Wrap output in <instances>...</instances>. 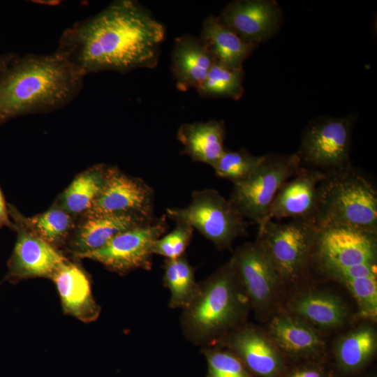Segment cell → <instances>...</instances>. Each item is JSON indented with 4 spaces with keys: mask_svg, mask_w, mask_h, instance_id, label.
Wrapping results in <instances>:
<instances>
[{
    "mask_svg": "<svg viewBox=\"0 0 377 377\" xmlns=\"http://www.w3.org/2000/svg\"><path fill=\"white\" fill-rule=\"evenodd\" d=\"M215 63L199 37L184 34L175 39L171 54V72L180 91L198 89Z\"/></svg>",
    "mask_w": 377,
    "mask_h": 377,
    "instance_id": "obj_19",
    "label": "cell"
},
{
    "mask_svg": "<svg viewBox=\"0 0 377 377\" xmlns=\"http://www.w3.org/2000/svg\"><path fill=\"white\" fill-rule=\"evenodd\" d=\"M267 334L282 355L295 360L317 361L325 350V342L318 332L290 313L274 315Z\"/></svg>",
    "mask_w": 377,
    "mask_h": 377,
    "instance_id": "obj_16",
    "label": "cell"
},
{
    "mask_svg": "<svg viewBox=\"0 0 377 377\" xmlns=\"http://www.w3.org/2000/svg\"><path fill=\"white\" fill-rule=\"evenodd\" d=\"M318 229L346 226L377 235V191L349 168L325 173L318 186Z\"/></svg>",
    "mask_w": 377,
    "mask_h": 377,
    "instance_id": "obj_4",
    "label": "cell"
},
{
    "mask_svg": "<svg viewBox=\"0 0 377 377\" xmlns=\"http://www.w3.org/2000/svg\"><path fill=\"white\" fill-rule=\"evenodd\" d=\"M225 136L224 122L218 120L183 124L177 135L183 145V154L212 168L226 149Z\"/></svg>",
    "mask_w": 377,
    "mask_h": 377,
    "instance_id": "obj_21",
    "label": "cell"
},
{
    "mask_svg": "<svg viewBox=\"0 0 377 377\" xmlns=\"http://www.w3.org/2000/svg\"><path fill=\"white\" fill-rule=\"evenodd\" d=\"M377 345L375 330L362 325L340 337L335 348L339 370L353 374L362 369L372 359Z\"/></svg>",
    "mask_w": 377,
    "mask_h": 377,
    "instance_id": "obj_26",
    "label": "cell"
},
{
    "mask_svg": "<svg viewBox=\"0 0 377 377\" xmlns=\"http://www.w3.org/2000/svg\"><path fill=\"white\" fill-rule=\"evenodd\" d=\"M84 77L56 51L18 55L0 77V124L66 106L80 94Z\"/></svg>",
    "mask_w": 377,
    "mask_h": 377,
    "instance_id": "obj_2",
    "label": "cell"
},
{
    "mask_svg": "<svg viewBox=\"0 0 377 377\" xmlns=\"http://www.w3.org/2000/svg\"><path fill=\"white\" fill-rule=\"evenodd\" d=\"M327 274L338 280H353L376 277V265L362 264L349 267L320 266Z\"/></svg>",
    "mask_w": 377,
    "mask_h": 377,
    "instance_id": "obj_33",
    "label": "cell"
},
{
    "mask_svg": "<svg viewBox=\"0 0 377 377\" xmlns=\"http://www.w3.org/2000/svg\"><path fill=\"white\" fill-rule=\"evenodd\" d=\"M18 55L19 54L15 52L0 54V77Z\"/></svg>",
    "mask_w": 377,
    "mask_h": 377,
    "instance_id": "obj_36",
    "label": "cell"
},
{
    "mask_svg": "<svg viewBox=\"0 0 377 377\" xmlns=\"http://www.w3.org/2000/svg\"><path fill=\"white\" fill-rule=\"evenodd\" d=\"M154 220L131 213L81 216L66 245L75 257L80 258L102 247L121 232Z\"/></svg>",
    "mask_w": 377,
    "mask_h": 377,
    "instance_id": "obj_18",
    "label": "cell"
},
{
    "mask_svg": "<svg viewBox=\"0 0 377 377\" xmlns=\"http://www.w3.org/2000/svg\"><path fill=\"white\" fill-rule=\"evenodd\" d=\"M166 216L190 225L221 249L230 248L237 237L247 235L246 219L214 189L193 191L187 207L168 208Z\"/></svg>",
    "mask_w": 377,
    "mask_h": 377,
    "instance_id": "obj_6",
    "label": "cell"
},
{
    "mask_svg": "<svg viewBox=\"0 0 377 377\" xmlns=\"http://www.w3.org/2000/svg\"><path fill=\"white\" fill-rule=\"evenodd\" d=\"M163 282L170 292L171 308H186L198 295L200 286L195 279V269L183 254L175 259H166Z\"/></svg>",
    "mask_w": 377,
    "mask_h": 377,
    "instance_id": "obj_27",
    "label": "cell"
},
{
    "mask_svg": "<svg viewBox=\"0 0 377 377\" xmlns=\"http://www.w3.org/2000/svg\"><path fill=\"white\" fill-rule=\"evenodd\" d=\"M199 38L216 63L234 69L243 68L244 62L257 47L243 41L213 15L205 19Z\"/></svg>",
    "mask_w": 377,
    "mask_h": 377,
    "instance_id": "obj_23",
    "label": "cell"
},
{
    "mask_svg": "<svg viewBox=\"0 0 377 377\" xmlns=\"http://www.w3.org/2000/svg\"><path fill=\"white\" fill-rule=\"evenodd\" d=\"M165 34L164 26L138 1L117 0L66 29L55 51L85 76L126 73L156 66Z\"/></svg>",
    "mask_w": 377,
    "mask_h": 377,
    "instance_id": "obj_1",
    "label": "cell"
},
{
    "mask_svg": "<svg viewBox=\"0 0 377 377\" xmlns=\"http://www.w3.org/2000/svg\"><path fill=\"white\" fill-rule=\"evenodd\" d=\"M199 286L198 295L184 309L182 324L190 341L207 346L237 327L250 304L230 260Z\"/></svg>",
    "mask_w": 377,
    "mask_h": 377,
    "instance_id": "obj_3",
    "label": "cell"
},
{
    "mask_svg": "<svg viewBox=\"0 0 377 377\" xmlns=\"http://www.w3.org/2000/svg\"><path fill=\"white\" fill-rule=\"evenodd\" d=\"M165 216L117 235L102 247L79 258H89L120 274L137 269L150 270L155 242L165 232Z\"/></svg>",
    "mask_w": 377,
    "mask_h": 377,
    "instance_id": "obj_9",
    "label": "cell"
},
{
    "mask_svg": "<svg viewBox=\"0 0 377 377\" xmlns=\"http://www.w3.org/2000/svg\"><path fill=\"white\" fill-rule=\"evenodd\" d=\"M263 156H255L246 149H225L213 168L217 177L231 181L233 184L250 177L263 161Z\"/></svg>",
    "mask_w": 377,
    "mask_h": 377,
    "instance_id": "obj_29",
    "label": "cell"
},
{
    "mask_svg": "<svg viewBox=\"0 0 377 377\" xmlns=\"http://www.w3.org/2000/svg\"><path fill=\"white\" fill-rule=\"evenodd\" d=\"M318 232L316 225L309 222L268 220L258 226L256 241L269 256L285 283L298 280L315 261Z\"/></svg>",
    "mask_w": 377,
    "mask_h": 377,
    "instance_id": "obj_5",
    "label": "cell"
},
{
    "mask_svg": "<svg viewBox=\"0 0 377 377\" xmlns=\"http://www.w3.org/2000/svg\"><path fill=\"white\" fill-rule=\"evenodd\" d=\"M9 215L30 231L58 249L66 244L77 218L53 205L48 210L32 217H26L12 205H8Z\"/></svg>",
    "mask_w": 377,
    "mask_h": 377,
    "instance_id": "obj_25",
    "label": "cell"
},
{
    "mask_svg": "<svg viewBox=\"0 0 377 377\" xmlns=\"http://www.w3.org/2000/svg\"><path fill=\"white\" fill-rule=\"evenodd\" d=\"M174 230L161 236L154 243L153 254L165 256L166 259H175L183 254L193 237V228L184 222H175Z\"/></svg>",
    "mask_w": 377,
    "mask_h": 377,
    "instance_id": "obj_31",
    "label": "cell"
},
{
    "mask_svg": "<svg viewBox=\"0 0 377 377\" xmlns=\"http://www.w3.org/2000/svg\"><path fill=\"white\" fill-rule=\"evenodd\" d=\"M243 41L258 46L272 37L282 22L281 10L273 0H237L218 16Z\"/></svg>",
    "mask_w": 377,
    "mask_h": 377,
    "instance_id": "obj_14",
    "label": "cell"
},
{
    "mask_svg": "<svg viewBox=\"0 0 377 377\" xmlns=\"http://www.w3.org/2000/svg\"><path fill=\"white\" fill-rule=\"evenodd\" d=\"M376 236L346 226L318 229L315 261L320 266L376 265Z\"/></svg>",
    "mask_w": 377,
    "mask_h": 377,
    "instance_id": "obj_12",
    "label": "cell"
},
{
    "mask_svg": "<svg viewBox=\"0 0 377 377\" xmlns=\"http://www.w3.org/2000/svg\"><path fill=\"white\" fill-rule=\"evenodd\" d=\"M278 377H331L330 372L318 363L311 362L286 368Z\"/></svg>",
    "mask_w": 377,
    "mask_h": 377,
    "instance_id": "obj_34",
    "label": "cell"
},
{
    "mask_svg": "<svg viewBox=\"0 0 377 377\" xmlns=\"http://www.w3.org/2000/svg\"><path fill=\"white\" fill-rule=\"evenodd\" d=\"M288 308L290 313L324 328L339 327L348 317V309L341 298L325 291L300 293L290 301Z\"/></svg>",
    "mask_w": 377,
    "mask_h": 377,
    "instance_id": "obj_22",
    "label": "cell"
},
{
    "mask_svg": "<svg viewBox=\"0 0 377 377\" xmlns=\"http://www.w3.org/2000/svg\"><path fill=\"white\" fill-rule=\"evenodd\" d=\"M107 168L104 164H97L80 173L54 205L76 218L84 214L104 185Z\"/></svg>",
    "mask_w": 377,
    "mask_h": 377,
    "instance_id": "obj_24",
    "label": "cell"
},
{
    "mask_svg": "<svg viewBox=\"0 0 377 377\" xmlns=\"http://www.w3.org/2000/svg\"><path fill=\"white\" fill-rule=\"evenodd\" d=\"M52 279L66 313L84 323L92 322L98 317L100 307L92 295L89 279L78 265L68 260Z\"/></svg>",
    "mask_w": 377,
    "mask_h": 377,
    "instance_id": "obj_20",
    "label": "cell"
},
{
    "mask_svg": "<svg viewBox=\"0 0 377 377\" xmlns=\"http://www.w3.org/2000/svg\"><path fill=\"white\" fill-rule=\"evenodd\" d=\"M8 208L0 187V230L3 227H8L15 230V223L9 219Z\"/></svg>",
    "mask_w": 377,
    "mask_h": 377,
    "instance_id": "obj_35",
    "label": "cell"
},
{
    "mask_svg": "<svg viewBox=\"0 0 377 377\" xmlns=\"http://www.w3.org/2000/svg\"><path fill=\"white\" fill-rule=\"evenodd\" d=\"M325 176L322 171L301 166L280 188L263 223L289 218L316 225L318 186Z\"/></svg>",
    "mask_w": 377,
    "mask_h": 377,
    "instance_id": "obj_15",
    "label": "cell"
},
{
    "mask_svg": "<svg viewBox=\"0 0 377 377\" xmlns=\"http://www.w3.org/2000/svg\"><path fill=\"white\" fill-rule=\"evenodd\" d=\"M353 116L320 117L303 131L297 152L301 165L325 173L350 168V150Z\"/></svg>",
    "mask_w": 377,
    "mask_h": 377,
    "instance_id": "obj_8",
    "label": "cell"
},
{
    "mask_svg": "<svg viewBox=\"0 0 377 377\" xmlns=\"http://www.w3.org/2000/svg\"><path fill=\"white\" fill-rule=\"evenodd\" d=\"M226 341L247 369L259 377H278L286 369L281 353L267 334L255 327L237 328Z\"/></svg>",
    "mask_w": 377,
    "mask_h": 377,
    "instance_id": "obj_17",
    "label": "cell"
},
{
    "mask_svg": "<svg viewBox=\"0 0 377 377\" xmlns=\"http://www.w3.org/2000/svg\"><path fill=\"white\" fill-rule=\"evenodd\" d=\"M154 191L142 179L130 176L117 167L108 166L100 193L82 216L131 213L154 219Z\"/></svg>",
    "mask_w": 377,
    "mask_h": 377,
    "instance_id": "obj_11",
    "label": "cell"
},
{
    "mask_svg": "<svg viewBox=\"0 0 377 377\" xmlns=\"http://www.w3.org/2000/svg\"><path fill=\"white\" fill-rule=\"evenodd\" d=\"M204 351L208 364L207 377H253L232 352L218 348Z\"/></svg>",
    "mask_w": 377,
    "mask_h": 377,
    "instance_id": "obj_30",
    "label": "cell"
},
{
    "mask_svg": "<svg viewBox=\"0 0 377 377\" xmlns=\"http://www.w3.org/2000/svg\"><path fill=\"white\" fill-rule=\"evenodd\" d=\"M14 221L17 236L8 262L6 279L16 283L36 277L52 279L68 259L20 221Z\"/></svg>",
    "mask_w": 377,
    "mask_h": 377,
    "instance_id": "obj_13",
    "label": "cell"
},
{
    "mask_svg": "<svg viewBox=\"0 0 377 377\" xmlns=\"http://www.w3.org/2000/svg\"><path fill=\"white\" fill-rule=\"evenodd\" d=\"M244 75L243 68H230L216 62L196 91L204 98L239 100L244 93Z\"/></svg>",
    "mask_w": 377,
    "mask_h": 377,
    "instance_id": "obj_28",
    "label": "cell"
},
{
    "mask_svg": "<svg viewBox=\"0 0 377 377\" xmlns=\"http://www.w3.org/2000/svg\"><path fill=\"white\" fill-rule=\"evenodd\" d=\"M301 166L297 153L264 155L263 161L250 177L233 184L229 200L244 219L259 226L265 220L280 188Z\"/></svg>",
    "mask_w": 377,
    "mask_h": 377,
    "instance_id": "obj_7",
    "label": "cell"
},
{
    "mask_svg": "<svg viewBox=\"0 0 377 377\" xmlns=\"http://www.w3.org/2000/svg\"><path fill=\"white\" fill-rule=\"evenodd\" d=\"M230 260L250 306L257 313L265 314L283 284L271 258L256 241L238 247Z\"/></svg>",
    "mask_w": 377,
    "mask_h": 377,
    "instance_id": "obj_10",
    "label": "cell"
},
{
    "mask_svg": "<svg viewBox=\"0 0 377 377\" xmlns=\"http://www.w3.org/2000/svg\"><path fill=\"white\" fill-rule=\"evenodd\" d=\"M352 293L359 306L362 317L374 320L377 315L376 277L340 281Z\"/></svg>",
    "mask_w": 377,
    "mask_h": 377,
    "instance_id": "obj_32",
    "label": "cell"
}]
</instances>
